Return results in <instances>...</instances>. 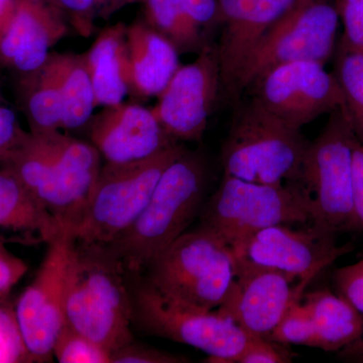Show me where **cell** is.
<instances>
[{"mask_svg": "<svg viewBox=\"0 0 363 363\" xmlns=\"http://www.w3.org/2000/svg\"><path fill=\"white\" fill-rule=\"evenodd\" d=\"M104 164L92 143L60 130L26 133L0 162L71 233L85 213Z\"/></svg>", "mask_w": 363, "mask_h": 363, "instance_id": "1", "label": "cell"}, {"mask_svg": "<svg viewBox=\"0 0 363 363\" xmlns=\"http://www.w3.org/2000/svg\"><path fill=\"white\" fill-rule=\"evenodd\" d=\"M66 319L111 354L135 339L128 274L109 245L74 241Z\"/></svg>", "mask_w": 363, "mask_h": 363, "instance_id": "2", "label": "cell"}, {"mask_svg": "<svg viewBox=\"0 0 363 363\" xmlns=\"http://www.w3.org/2000/svg\"><path fill=\"white\" fill-rule=\"evenodd\" d=\"M206 186V164L202 157L184 150L164 169L133 225L107 245L128 274H143L150 260L187 231L201 212Z\"/></svg>", "mask_w": 363, "mask_h": 363, "instance_id": "3", "label": "cell"}, {"mask_svg": "<svg viewBox=\"0 0 363 363\" xmlns=\"http://www.w3.org/2000/svg\"><path fill=\"white\" fill-rule=\"evenodd\" d=\"M142 274L167 298L215 311L233 290L235 257L223 240L199 226L179 236Z\"/></svg>", "mask_w": 363, "mask_h": 363, "instance_id": "4", "label": "cell"}, {"mask_svg": "<svg viewBox=\"0 0 363 363\" xmlns=\"http://www.w3.org/2000/svg\"><path fill=\"white\" fill-rule=\"evenodd\" d=\"M309 145L302 130L250 100L236 112L222 145L224 176L267 185L301 182Z\"/></svg>", "mask_w": 363, "mask_h": 363, "instance_id": "5", "label": "cell"}, {"mask_svg": "<svg viewBox=\"0 0 363 363\" xmlns=\"http://www.w3.org/2000/svg\"><path fill=\"white\" fill-rule=\"evenodd\" d=\"M200 225L231 248L274 225L313 221V203L301 182L267 185L224 176L200 212Z\"/></svg>", "mask_w": 363, "mask_h": 363, "instance_id": "6", "label": "cell"}, {"mask_svg": "<svg viewBox=\"0 0 363 363\" xmlns=\"http://www.w3.org/2000/svg\"><path fill=\"white\" fill-rule=\"evenodd\" d=\"M133 326L156 337L192 346L208 362L234 363L248 335L217 310L204 311L167 298L140 274H128Z\"/></svg>", "mask_w": 363, "mask_h": 363, "instance_id": "7", "label": "cell"}, {"mask_svg": "<svg viewBox=\"0 0 363 363\" xmlns=\"http://www.w3.org/2000/svg\"><path fill=\"white\" fill-rule=\"evenodd\" d=\"M178 145L156 156L130 164L104 162L74 238L86 243L111 245L138 219L157 182L185 150Z\"/></svg>", "mask_w": 363, "mask_h": 363, "instance_id": "8", "label": "cell"}, {"mask_svg": "<svg viewBox=\"0 0 363 363\" xmlns=\"http://www.w3.org/2000/svg\"><path fill=\"white\" fill-rule=\"evenodd\" d=\"M357 142L343 107L310 142L302 169L303 184L313 203L315 225L337 234L363 230L353 205V150Z\"/></svg>", "mask_w": 363, "mask_h": 363, "instance_id": "9", "label": "cell"}, {"mask_svg": "<svg viewBox=\"0 0 363 363\" xmlns=\"http://www.w3.org/2000/svg\"><path fill=\"white\" fill-rule=\"evenodd\" d=\"M340 18L334 0H298L259 40L236 84V97L260 75L281 64H326L336 50Z\"/></svg>", "mask_w": 363, "mask_h": 363, "instance_id": "10", "label": "cell"}, {"mask_svg": "<svg viewBox=\"0 0 363 363\" xmlns=\"http://www.w3.org/2000/svg\"><path fill=\"white\" fill-rule=\"evenodd\" d=\"M74 241L71 231L64 230L49 243L39 271L14 308L32 362H51L55 342L67 323V289Z\"/></svg>", "mask_w": 363, "mask_h": 363, "instance_id": "11", "label": "cell"}, {"mask_svg": "<svg viewBox=\"0 0 363 363\" xmlns=\"http://www.w3.org/2000/svg\"><path fill=\"white\" fill-rule=\"evenodd\" d=\"M264 111L294 128L305 125L343 106L342 91L324 64L297 61L274 67L247 90Z\"/></svg>", "mask_w": 363, "mask_h": 363, "instance_id": "12", "label": "cell"}, {"mask_svg": "<svg viewBox=\"0 0 363 363\" xmlns=\"http://www.w3.org/2000/svg\"><path fill=\"white\" fill-rule=\"evenodd\" d=\"M221 92L216 48L207 44L195 61L178 69L152 109L174 140L199 142Z\"/></svg>", "mask_w": 363, "mask_h": 363, "instance_id": "13", "label": "cell"}, {"mask_svg": "<svg viewBox=\"0 0 363 363\" xmlns=\"http://www.w3.org/2000/svg\"><path fill=\"white\" fill-rule=\"evenodd\" d=\"M235 257V281L217 311L233 319L247 335L269 337L291 304L302 300L310 283L285 272Z\"/></svg>", "mask_w": 363, "mask_h": 363, "instance_id": "14", "label": "cell"}, {"mask_svg": "<svg viewBox=\"0 0 363 363\" xmlns=\"http://www.w3.org/2000/svg\"><path fill=\"white\" fill-rule=\"evenodd\" d=\"M335 238V233L313 223L306 229L274 225L252 234L233 252L311 283L320 272L352 250L350 245L338 247Z\"/></svg>", "mask_w": 363, "mask_h": 363, "instance_id": "15", "label": "cell"}, {"mask_svg": "<svg viewBox=\"0 0 363 363\" xmlns=\"http://www.w3.org/2000/svg\"><path fill=\"white\" fill-rule=\"evenodd\" d=\"M90 143L106 164H130L149 159L178 145L162 128L152 108L121 104L102 107L91 117Z\"/></svg>", "mask_w": 363, "mask_h": 363, "instance_id": "16", "label": "cell"}, {"mask_svg": "<svg viewBox=\"0 0 363 363\" xmlns=\"http://www.w3.org/2000/svg\"><path fill=\"white\" fill-rule=\"evenodd\" d=\"M298 0H218L222 33L216 48L222 93L236 98V84L259 40Z\"/></svg>", "mask_w": 363, "mask_h": 363, "instance_id": "17", "label": "cell"}, {"mask_svg": "<svg viewBox=\"0 0 363 363\" xmlns=\"http://www.w3.org/2000/svg\"><path fill=\"white\" fill-rule=\"evenodd\" d=\"M68 33V20L55 0H16L0 35V62L23 76L37 71Z\"/></svg>", "mask_w": 363, "mask_h": 363, "instance_id": "18", "label": "cell"}, {"mask_svg": "<svg viewBox=\"0 0 363 363\" xmlns=\"http://www.w3.org/2000/svg\"><path fill=\"white\" fill-rule=\"evenodd\" d=\"M130 94L159 96L180 68V52L145 21L126 28Z\"/></svg>", "mask_w": 363, "mask_h": 363, "instance_id": "19", "label": "cell"}, {"mask_svg": "<svg viewBox=\"0 0 363 363\" xmlns=\"http://www.w3.org/2000/svg\"><path fill=\"white\" fill-rule=\"evenodd\" d=\"M126 28L117 23L104 28L84 54L97 107L121 104L130 94Z\"/></svg>", "mask_w": 363, "mask_h": 363, "instance_id": "20", "label": "cell"}, {"mask_svg": "<svg viewBox=\"0 0 363 363\" xmlns=\"http://www.w3.org/2000/svg\"><path fill=\"white\" fill-rule=\"evenodd\" d=\"M304 303L311 315L316 334L315 347L340 351L363 336V315L342 296L327 290L305 295Z\"/></svg>", "mask_w": 363, "mask_h": 363, "instance_id": "21", "label": "cell"}, {"mask_svg": "<svg viewBox=\"0 0 363 363\" xmlns=\"http://www.w3.org/2000/svg\"><path fill=\"white\" fill-rule=\"evenodd\" d=\"M0 228L37 233L49 245L63 227L9 169L0 166Z\"/></svg>", "mask_w": 363, "mask_h": 363, "instance_id": "22", "label": "cell"}, {"mask_svg": "<svg viewBox=\"0 0 363 363\" xmlns=\"http://www.w3.org/2000/svg\"><path fill=\"white\" fill-rule=\"evenodd\" d=\"M48 64L61 94L62 130H78L87 126L97 105L84 54L52 52Z\"/></svg>", "mask_w": 363, "mask_h": 363, "instance_id": "23", "label": "cell"}, {"mask_svg": "<svg viewBox=\"0 0 363 363\" xmlns=\"http://www.w3.org/2000/svg\"><path fill=\"white\" fill-rule=\"evenodd\" d=\"M23 101L30 133L62 130L63 105L58 85L48 61L23 76Z\"/></svg>", "mask_w": 363, "mask_h": 363, "instance_id": "24", "label": "cell"}, {"mask_svg": "<svg viewBox=\"0 0 363 363\" xmlns=\"http://www.w3.org/2000/svg\"><path fill=\"white\" fill-rule=\"evenodd\" d=\"M142 4L145 23L167 38L179 52H199L207 45L182 0H142Z\"/></svg>", "mask_w": 363, "mask_h": 363, "instance_id": "25", "label": "cell"}, {"mask_svg": "<svg viewBox=\"0 0 363 363\" xmlns=\"http://www.w3.org/2000/svg\"><path fill=\"white\" fill-rule=\"evenodd\" d=\"M343 94V109L358 142L363 145V54L338 52L335 71Z\"/></svg>", "mask_w": 363, "mask_h": 363, "instance_id": "26", "label": "cell"}, {"mask_svg": "<svg viewBox=\"0 0 363 363\" xmlns=\"http://www.w3.org/2000/svg\"><path fill=\"white\" fill-rule=\"evenodd\" d=\"M52 355L61 363H108L111 353L66 323L55 342Z\"/></svg>", "mask_w": 363, "mask_h": 363, "instance_id": "27", "label": "cell"}, {"mask_svg": "<svg viewBox=\"0 0 363 363\" xmlns=\"http://www.w3.org/2000/svg\"><path fill=\"white\" fill-rule=\"evenodd\" d=\"M267 338L284 345L315 347L316 334L314 323L302 300L295 301L291 304Z\"/></svg>", "mask_w": 363, "mask_h": 363, "instance_id": "28", "label": "cell"}, {"mask_svg": "<svg viewBox=\"0 0 363 363\" xmlns=\"http://www.w3.org/2000/svg\"><path fill=\"white\" fill-rule=\"evenodd\" d=\"M343 26L338 52L363 54V0H334Z\"/></svg>", "mask_w": 363, "mask_h": 363, "instance_id": "29", "label": "cell"}, {"mask_svg": "<svg viewBox=\"0 0 363 363\" xmlns=\"http://www.w3.org/2000/svg\"><path fill=\"white\" fill-rule=\"evenodd\" d=\"M30 362L14 310L0 304V363Z\"/></svg>", "mask_w": 363, "mask_h": 363, "instance_id": "30", "label": "cell"}, {"mask_svg": "<svg viewBox=\"0 0 363 363\" xmlns=\"http://www.w3.org/2000/svg\"><path fill=\"white\" fill-rule=\"evenodd\" d=\"M293 355L284 344L262 336L248 335V340L234 363H289Z\"/></svg>", "mask_w": 363, "mask_h": 363, "instance_id": "31", "label": "cell"}, {"mask_svg": "<svg viewBox=\"0 0 363 363\" xmlns=\"http://www.w3.org/2000/svg\"><path fill=\"white\" fill-rule=\"evenodd\" d=\"M67 20L83 37H90L98 16L104 18L100 0H55Z\"/></svg>", "mask_w": 363, "mask_h": 363, "instance_id": "32", "label": "cell"}, {"mask_svg": "<svg viewBox=\"0 0 363 363\" xmlns=\"http://www.w3.org/2000/svg\"><path fill=\"white\" fill-rule=\"evenodd\" d=\"M112 363H183L189 362L186 357L172 354L145 344L136 342L135 339L123 347L112 352Z\"/></svg>", "mask_w": 363, "mask_h": 363, "instance_id": "33", "label": "cell"}, {"mask_svg": "<svg viewBox=\"0 0 363 363\" xmlns=\"http://www.w3.org/2000/svg\"><path fill=\"white\" fill-rule=\"evenodd\" d=\"M334 281L340 296L363 315V257L354 264L336 269Z\"/></svg>", "mask_w": 363, "mask_h": 363, "instance_id": "34", "label": "cell"}, {"mask_svg": "<svg viewBox=\"0 0 363 363\" xmlns=\"http://www.w3.org/2000/svg\"><path fill=\"white\" fill-rule=\"evenodd\" d=\"M26 271L25 262L9 252L0 240V301L9 295Z\"/></svg>", "mask_w": 363, "mask_h": 363, "instance_id": "35", "label": "cell"}, {"mask_svg": "<svg viewBox=\"0 0 363 363\" xmlns=\"http://www.w3.org/2000/svg\"><path fill=\"white\" fill-rule=\"evenodd\" d=\"M25 133L16 113L0 100V162L21 142Z\"/></svg>", "mask_w": 363, "mask_h": 363, "instance_id": "36", "label": "cell"}, {"mask_svg": "<svg viewBox=\"0 0 363 363\" xmlns=\"http://www.w3.org/2000/svg\"><path fill=\"white\" fill-rule=\"evenodd\" d=\"M191 20L200 30L219 25L218 0H182Z\"/></svg>", "mask_w": 363, "mask_h": 363, "instance_id": "37", "label": "cell"}, {"mask_svg": "<svg viewBox=\"0 0 363 363\" xmlns=\"http://www.w3.org/2000/svg\"><path fill=\"white\" fill-rule=\"evenodd\" d=\"M353 205L363 229V145L358 140L353 150Z\"/></svg>", "mask_w": 363, "mask_h": 363, "instance_id": "38", "label": "cell"}, {"mask_svg": "<svg viewBox=\"0 0 363 363\" xmlns=\"http://www.w3.org/2000/svg\"><path fill=\"white\" fill-rule=\"evenodd\" d=\"M338 352V357L341 359L347 360V362H363V336Z\"/></svg>", "mask_w": 363, "mask_h": 363, "instance_id": "39", "label": "cell"}, {"mask_svg": "<svg viewBox=\"0 0 363 363\" xmlns=\"http://www.w3.org/2000/svg\"><path fill=\"white\" fill-rule=\"evenodd\" d=\"M16 4V0H0V35L11 21Z\"/></svg>", "mask_w": 363, "mask_h": 363, "instance_id": "40", "label": "cell"}, {"mask_svg": "<svg viewBox=\"0 0 363 363\" xmlns=\"http://www.w3.org/2000/svg\"><path fill=\"white\" fill-rule=\"evenodd\" d=\"M138 2H142V0H100L102 11H104V18H107L125 6L138 4Z\"/></svg>", "mask_w": 363, "mask_h": 363, "instance_id": "41", "label": "cell"}]
</instances>
